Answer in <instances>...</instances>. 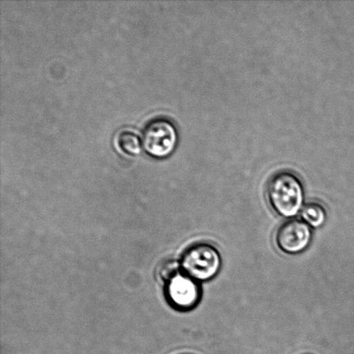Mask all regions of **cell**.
<instances>
[{
    "mask_svg": "<svg viewBox=\"0 0 354 354\" xmlns=\"http://www.w3.org/2000/svg\"><path fill=\"white\" fill-rule=\"evenodd\" d=\"M313 239L310 225L301 220L291 218L277 229L276 243L281 252L297 255L306 251Z\"/></svg>",
    "mask_w": 354,
    "mask_h": 354,
    "instance_id": "obj_4",
    "label": "cell"
},
{
    "mask_svg": "<svg viewBox=\"0 0 354 354\" xmlns=\"http://www.w3.org/2000/svg\"><path fill=\"white\" fill-rule=\"evenodd\" d=\"M166 291L169 301L178 310H192L201 300L200 284L183 272L168 281Z\"/></svg>",
    "mask_w": 354,
    "mask_h": 354,
    "instance_id": "obj_5",
    "label": "cell"
},
{
    "mask_svg": "<svg viewBox=\"0 0 354 354\" xmlns=\"http://www.w3.org/2000/svg\"><path fill=\"white\" fill-rule=\"evenodd\" d=\"M183 272L197 282L214 279L220 272L222 259L214 245L200 243L187 249L180 261Z\"/></svg>",
    "mask_w": 354,
    "mask_h": 354,
    "instance_id": "obj_2",
    "label": "cell"
},
{
    "mask_svg": "<svg viewBox=\"0 0 354 354\" xmlns=\"http://www.w3.org/2000/svg\"><path fill=\"white\" fill-rule=\"evenodd\" d=\"M141 140L145 151L149 155L165 158L175 150L178 141V131L171 120L165 117H156L145 124Z\"/></svg>",
    "mask_w": 354,
    "mask_h": 354,
    "instance_id": "obj_3",
    "label": "cell"
},
{
    "mask_svg": "<svg viewBox=\"0 0 354 354\" xmlns=\"http://www.w3.org/2000/svg\"><path fill=\"white\" fill-rule=\"evenodd\" d=\"M179 272H180V265L175 260H167V261L162 262L158 270L159 277L165 282H168Z\"/></svg>",
    "mask_w": 354,
    "mask_h": 354,
    "instance_id": "obj_8",
    "label": "cell"
},
{
    "mask_svg": "<svg viewBox=\"0 0 354 354\" xmlns=\"http://www.w3.org/2000/svg\"><path fill=\"white\" fill-rule=\"evenodd\" d=\"M118 145L127 154L140 153L142 147V140L140 136L131 130L121 131L118 135Z\"/></svg>",
    "mask_w": 354,
    "mask_h": 354,
    "instance_id": "obj_7",
    "label": "cell"
},
{
    "mask_svg": "<svg viewBox=\"0 0 354 354\" xmlns=\"http://www.w3.org/2000/svg\"><path fill=\"white\" fill-rule=\"evenodd\" d=\"M300 216L311 228L318 229L324 227L327 221V211L320 203H310L304 205Z\"/></svg>",
    "mask_w": 354,
    "mask_h": 354,
    "instance_id": "obj_6",
    "label": "cell"
},
{
    "mask_svg": "<svg viewBox=\"0 0 354 354\" xmlns=\"http://www.w3.org/2000/svg\"><path fill=\"white\" fill-rule=\"evenodd\" d=\"M272 209L286 218L300 214L304 207L305 192L299 176L290 171H280L270 177L266 187Z\"/></svg>",
    "mask_w": 354,
    "mask_h": 354,
    "instance_id": "obj_1",
    "label": "cell"
}]
</instances>
